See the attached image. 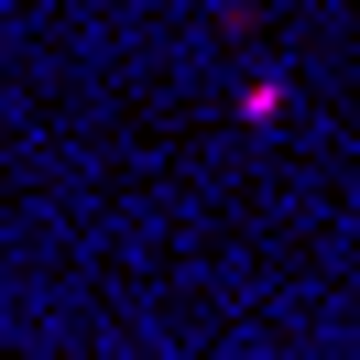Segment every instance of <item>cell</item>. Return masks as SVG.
<instances>
[{"instance_id": "obj_1", "label": "cell", "mask_w": 360, "mask_h": 360, "mask_svg": "<svg viewBox=\"0 0 360 360\" xmlns=\"http://www.w3.org/2000/svg\"><path fill=\"white\" fill-rule=\"evenodd\" d=\"M284 110H295L284 77H251V88H240V120H284Z\"/></svg>"}]
</instances>
